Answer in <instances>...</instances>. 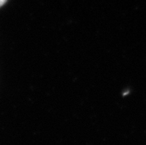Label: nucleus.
<instances>
[{
    "label": "nucleus",
    "instance_id": "nucleus-1",
    "mask_svg": "<svg viewBox=\"0 0 146 145\" xmlns=\"http://www.w3.org/2000/svg\"><path fill=\"white\" fill-rule=\"evenodd\" d=\"M6 2H7V0H0V7L3 6L6 3Z\"/></svg>",
    "mask_w": 146,
    "mask_h": 145
}]
</instances>
